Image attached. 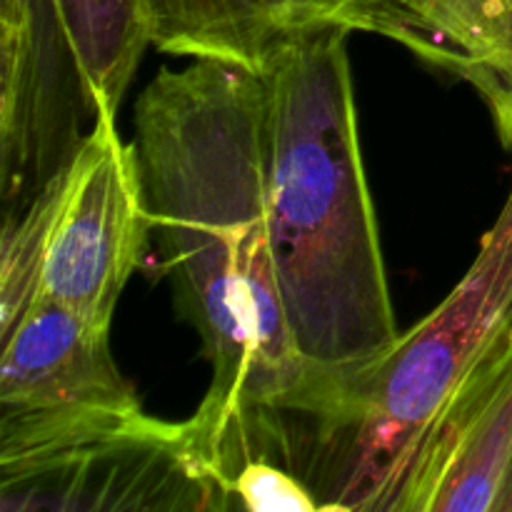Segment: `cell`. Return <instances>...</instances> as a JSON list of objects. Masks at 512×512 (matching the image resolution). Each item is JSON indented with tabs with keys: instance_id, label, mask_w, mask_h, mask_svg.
I'll list each match as a JSON object with an SVG mask.
<instances>
[{
	"instance_id": "obj_8",
	"label": "cell",
	"mask_w": 512,
	"mask_h": 512,
	"mask_svg": "<svg viewBox=\"0 0 512 512\" xmlns=\"http://www.w3.org/2000/svg\"><path fill=\"white\" fill-rule=\"evenodd\" d=\"M398 512H512V338L440 415Z\"/></svg>"
},
{
	"instance_id": "obj_7",
	"label": "cell",
	"mask_w": 512,
	"mask_h": 512,
	"mask_svg": "<svg viewBox=\"0 0 512 512\" xmlns=\"http://www.w3.org/2000/svg\"><path fill=\"white\" fill-rule=\"evenodd\" d=\"M5 215L28 208L68 170L100 120L63 30L40 0H0Z\"/></svg>"
},
{
	"instance_id": "obj_10",
	"label": "cell",
	"mask_w": 512,
	"mask_h": 512,
	"mask_svg": "<svg viewBox=\"0 0 512 512\" xmlns=\"http://www.w3.org/2000/svg\"><path fill=\"white\" fill-rule=\"evenodd\" d=\"M185 428L223 510H318L310 490L313 450L293 410L273 403L198 408Z\"/></svg>"
},
{
	"instance_id": "obj_5",
	"label": "cell",
	"mask_w": 512,
	"mask_h": 512,
	"mask_svg": "<svg viewBox=\"0 0 512 512\" xmlns=\"http://www.w3.org/2000/svg\"><path fill=\"white\" fill-rule=\"evenodd\" d=\"M148 233L133 150L120 140L115 118H100L68 170L53 180L43 298L108 330Z\"/></svg>"
},
{
	"instance_id": "obj_4",
	"label": "cell",
	"mask_w": 512,
	"mask_h": 512,
	"mask_svg": "<svg viewBox=\"0 0 512 512\" xmlns=\"http://www.w3.org/2000/svg\"><path fill=\"white\" fill-rule=\"evenodd\" d=\"M0 510H223L185 423L108 418L0 458Z\"/></svg>"
},
{
	"instance_id": "obj_3",
	"label": "cell",
	"mask_w": 512,
	"mask_h": 512,
	"mask_svg": "<svg viewBox=\"0 0 512 512\" xmlns=\"http://www.w3.org/2000/svg\"><path fill=\"white\" fill-rule=\"evenodd\" d=\"M512 153V150H510ZM512 338V188L453 293L385 353L328 380L305 410L318 510L398 512L440 415Z\"/></svg>"
},
{
	"instance_id": "obj_12",
	"label": "cell",
	"mask_w": 512,
	"mask_h": 512,
	"mask_svg": "<svg viewBox=\"0 0 512 512\" xmlns=\"http://www.w3.org/2000/svg\"><path fill=\"white\" fill-rule=\"evenodd\" d=\"M63 30L100 118H115L145 45L143 0H40Z\"/></svg>"
},
{
	"instance_id": "obj_11",
	"label": "cell",
	"mask_w": 512,
	"mask_h": 512,
	"mask_svg": "<svg viewBox=\"0 0 512 512\" xmlns=\"http://www.w3.org/2000/svg\"><path fill=\"white\" fill-rule=\"evenodd\" d=\"M388 38L473 85L512 150V0H403Z\"/></svg>"
},
{
	"instance_id": "obj_1",
	"label": "cell",
	"mask_w": 512,
	"mask_h": 512,
	"mask_svg": "<svg viewBox=\"0 0 512 512\" xmlns=\"http://www.w3.org/2000/svg\"><path fill=\"white\" fill-rule=\"evenodd\" d=\"M265 115L263 73L210 58L160 70L135 105L130 150L150 233L213 365L203 410L298 408L313 383L275 288Z\"/></svg>"
},
{
	"instance_id": "obj_2",
	"label": "cell",
	"mask_w": 512,
	"mask_h": 512,
	"mask_svg": "<svg viewBox=\"0 0 512 512\" xmlns=\"http://www.w3.org/2000/svg\"><path fill=\"white\" fill-rule=\"evenodd\" d=\"M348 35H308L263 70L268 243L285 325L313 375L305 403L400 335L360 153Z\"/></svg>"
},
{
	"instance_id": "obj_9",
	"label": "cell",
	"mask_w": 512,
	"mask_h": 512,
	"mask_svg": "<svg viewBox=\"0 0 512 512\" xmlns=\"http://www.w3.org/2000/svg\"><path fill=\"white\" fill-rule=\"evenodd\" d=\"M150 45L263 73L288 45L323 30L388 38L403 0H143Z\"/></svg>"
},
{
	"instance_id": "obj_6",
	"label": "cell",
	"mask_w": 512,
	"mask_h": 512,
	"mask_svg": "<svg viewBox=\"0 0 512 512\" xmlns=\"http://www.w3.org/2000/svg\"><path fill=\"white\" fill-rule=\"evenodd\" d=\"M0 343V458L143 410L108 330L55 300L40 298Z\"/></svg>"
}]
</instances>
